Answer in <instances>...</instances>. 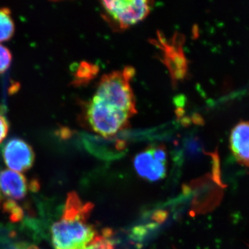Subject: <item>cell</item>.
<instances>
[{
	"mask_svg": "<svg viewBox=\"0 0 249 249\" xmlns=\"http://www.w3.org/2000/svg\"><path fill=\"white\" fill-rule=\"evenodd\" d=\"M37 183L29 186L24 175L11 170L0 171V191L11 201L20 200L27 196L29 188H37Z\"/></svg>",
	"mask_w": 249,
	"mask_h": 249,
	"instance_id": "52a82bcc",
	"label": "cell"
},
{
	"mask_svg": "<svg viewBox=\"0 0 249 249\" xmlns=\"http://www.w3.org/2000/svg\"><path fill=\"white\" fill-rule=\"evenodd\" d=\"M9 129V123L4 116L0 115V143L6 138Z\"/></svg>",
	"mask_w": 249,
	"mask_h": 249,
	"instance_id": "7c38bea8",
	"label": "cell"
},
{
	"mask_svg": "<svg viewBox=\"0 0 249 249\" xmlns=\"http://www.w3.org/2000/svg\"><path fill=\"white\" fill-rule=\"evenodd\" d=\"M134 165L141 178L150 181H160L166 175V150L160 145L148 147L136 156Z\"/></svg>",
	"mask_w": 249,
	"mask_h": 249,
	"instance_id": "5b68a950",
	"label": "cell"
},
{
	"mask_svg": "<svg viewBox=\"0 0 249 249\" xmlns=\"http://www.w3.org/2000/svg\"><path fill=\"white\" fill-rule=\"evenodd\" d=\"M5 164L15 172H25L30 169L35 160L32 147L21 139L8 141L1 150Z\"/></svg>",
	"mask_w": 249,
	"mask_h": 249,
	"instance_id": "8992f818",
	"label": "cell"
},
{
	"mask_svg": "<svg viewBox=\"0 0 249 249\" xmlns=\"http://www.w3.org/2000/svg\"><path fill=\"white\" fill-rule=\"evenodd\" d=\"M4 210L10 214L11 219L18 221L22 217V209L17 206L14 201L9 200L5 203Z\"/></svg>",
	"mask_w": 249,
	"mask_h": 249,
	"instance_id": "8fae6325",
	"label": "cell"
},
{
	"mask_svg": "<svg viewBox=\"0 0 249 249\" xmlns=\"http://www.w3.org/2000/svg\"><path fill=\"white\" fill-rule=\"evenodd\" d=\"M230 147L240 164L249 167V122L239 123L232 129Z\"/></svg>",
	"mask_w": 249,
	"mask_h": 249,
	"instance_id": "ba28073f",
	"label": "cell"
},
{
	"mask_svg": "<svg viewBox=\"0 0 249 249\" xmlns=\"http://www.w3.org/2000/svg\"><path fill=\"white\" fill-rule=\"evenodd\" d=\"M85 249H111V246L109 244L106 243L104 242H93L91 245L88 246Z\"/></svg>",
	"mask_w": 249,
	"mask_h": 249,
	"instance_id": "4fadbf2b",
	"label": "cell"
},
{
	"mask_svg": "<svg viewBox=\"0 0 249 249\" xmlns=\"http://www.w3.org/2000/svg\"><path fill=\"white\" fill-rule=\"evenodd\" d=\"M106 19L116 29H125L137 24L150 14L152 6V1L145 0L133 1H101Z\"/></svg>",
	"mask_w": 249,
	"mask_h": 249,
	"instance_id": "3957f363",
	"label": "cell"
},
{
	"mask_svg": "<svg viewBox=\"0 0 249 249\" xmlns=\"http://www.w3.org/2000/svg\"><path fill=\"white\" fill-rule=\"evenodd\" d=\"M15 33V24L8 8L0 9V42L10 40Z\"/></svg>",
	"mask_w": 249,
	"mask_h": 249,
	"instance_id": "9c48e42d",
	"label": "cell"
},
{
	"mask_svg": "<svg viewBox=\"0 0 249 249\" xmlns=\"http://www.w3.org/2000/svg\"><path fill=\"white\" fill-rule=\"evenodd\" d=\"M132 116L118 112L91 101L86 106V119L89 127L103 137H110L128 126Z\"/></svg>",
	"mask_w": 249,
	"mask_h": 249,
	"instance_id": "277c9868",
	"label": "cell"
},
{
	"mask_svg": "<svg viewBox=\"0 0 249 249\" xmlns=\"http://www.w3.org/2000/svg\"><path fill=\"white\" fill-rule=\"evenodd\" d=\"M85 208L75 194L70 195L61 218L51 229L55 249H85L94 239V229L87 222Z\"/></svg>",
	"mask_w": 249,
	"mask_h": 249,
	"instance_id": "6da1fadb",
	"label": "cell"
},
{
	"mask_svg": "<svg viewBox=\"0 0 249 249\" xmlns=\"http://www.w3.org/2000/svg\"><path fill=\"white\" fill-rule=\"evenodd\" d=\"M132 67L105 75L98 85L91 101L111 110L133 116L137 113L136 101L130 80L134 75Z\"/></svg>",
	"mask_w": 249,
	"mask_h": 249,
	"instance_id": "7a4b0ae2",
	"label": "cell"
},
{
	"mask_svg": "<svg viewBox=\"0 0 249 249\" xmlns=\"http://www.w3.org/2000/svg\"><path fill=\"white\" fill-rule=\"evenodd\" d=\"M1 199H2V197H1V192H0V202H1Z\"/></svg>",
	"mask_w": 249,
	"mask_h": 249,
	"instance_id": "5bb4252c",
	"label": "cell"
},
{
	"mask_svg": "<svg viewBox=\"0 0 249 249\" xmlns=\"http://www.w3.org/2000/svg\"><path fill=\"white\" fill-rule=\"evenodd\" d=\"M12 55L9 49L0 45V74L4 73L11 65Z\"/></svg>",
	"mask_w": 249,
	"mask_h": 249,
	"instance_id": "30bf717a",
	"label": "cell"
}]
</instances>
